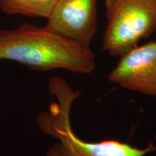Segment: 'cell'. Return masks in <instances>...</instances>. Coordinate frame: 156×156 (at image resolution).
<instances>
[{"instance_id":"1","label":"cell","mask_w":156,"mask_h":156,"mask_svg":"<svg viewBox=\"0 0 156 156\" xmlns=\"http://www.w3.org/2000/svg\"><path fill=\"white\" fill-rule=\"evenodd\" d=\"M0 60H9L38 72L64 69L89 74L95 69V54L70 39L43 27L23 23L0 29Z\"/></svg>"},{"instance_id":"2","label":"cell","mask_w":156,"mask_h":156,"mask_svg":"<svg viewBox=\"0 0 156 156\" xmlns=\"http://www.w3.org/2000/svg\"><path fill=\"white\" fill-rule=\"evenodd\" d=\"M48 89L56 101L36 118L42 133L56 140L45 156H146L156 151L153 142L139 148L116 140L88 142L81 139L73 131L70 118L73 103L81 93L58 76L51 78Z\"/></svg>"},{"instance_id":"3","label":"cell","mask_w":156,"mask_h":156,"mask_svg":"<svg viewBox=\"0 0 156 156\" xmlns=\"http://www.w3.org/2000/svg\"><path fill=\"white\" fill-rule=\"evenodd\" d=\"M107 25L103 49L121 56L156 30V0H105Z\"/></svg>"},{"instance_id":"4","label":"cell","mask_w":156,"mask_h":156,"mask_svg":"<svg viewBox=\"0 0 156 156\" xmlns=\"http://www.w3.org/2000/svg\"><path fill=\"white\" fill-rule=\"evenodd\" d=\"M98 0H57L46 26L90 48L97 30Z\"/></svg>"},{"instance_id":"5","label":"cell","mask_w":156,"mask_h":156,"mask_svg":"<svg viewBox=\"0 0 156 156\" xmlns=\"http://www.w3.org/2000/svg\"><path fill=\"white\" fill-rule=\"evenodd\" d=\"M122 88L156 97V41H152L121 56L108 76Z\"/></svg>"},{"instance_id":"6","label":"cell","mask_w":156,"mask_h":156,"mask_svg":"<svg viewBox=\"0 0 156 156\" xmlns=\"http://www.w3.org/2000/svg\"><path fill=\"white\" fill-rule=\"evenodd\" d=\"M57 0H0V9L8 15L47 19Z\"/></svg>"}]
</instances>
